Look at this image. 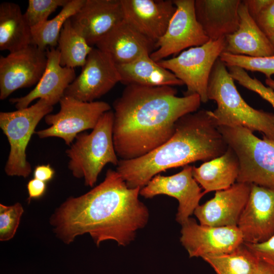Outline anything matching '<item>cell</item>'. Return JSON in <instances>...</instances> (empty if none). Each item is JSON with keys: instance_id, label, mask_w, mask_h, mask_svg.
<instances>
[{"instance_id": "obj_1", "label": "cell", "mask_w": 274, "mask_h": 274, "mask_svg": "<svg viewBox=\"0 0 274 274\" xmlns=\"http://www.w3.org/2000/svg\"><path fill=\"white\" fill-rule=\"evenodd\" d=\"M141 189L128 187L116 170L109 169L104 180L92 189L67 198L50 223L56 236L66 244L89 233L97 246L107 240L125 246L149 220V210L139 199Z\"/></svg>"}, {"instance_id": "obj_2", "label": "cell", "mask_w": 274, "mask_h": 274, "mask_svg": "<svg viewBox=\"0 0 274 274\" xmlns=\"http://www.w3.org/2000/svg\"><path fill=\"white\" fill-rule=\"evenodd\" d=\"M177 94L170 86L126 85L113 104V139L120 159L137 158L154 150L172 136L181 117L198 111V95Z\"/></svg>"}, {"instance_id": "obj_3", "label": "cell", "mask_w": 274, "mask_h": 274, "mask_svg": "<svg viewBox=\"0 0 274 274\" xmlns=\"http://www.w3.org/2000/svg\"><path fill=\"white\" fill-rule=\"evenodd\" d=\"M228 148L209 111L198 110L181 117L174 134L162 145L140 157L119 159L116 170L128 187L142 189L162 172L211 160Z\"/></svg>"}, {"instance_id": "obj_4", "label": "cell", "mask_w": 274, "mask_h": 274, "mask_svg": "<svg viewBox=\"0 0 274 274\" xmlns=\"http://www.w3.org/2000/svg\"><path fill=\"white\" fill-rule=\"evenodd\" d=\"M225 64L218 58L209 79L208 97L217 104L209 113L218 126H242L263 133L274 145V114L250 106L238 92Z\"/></svg>"}, {"instance_id": "obj_5", "label": "cell", "mask_w": 274, "mask_h": 274, "mask_svg": "<svg viewBox=\"0 0 274 274\" xmlns=\"http://www.w3.org/2000/svg\"><path fill=\"white\" fill-rule=\"evenodd\" d=\"M114 120L113 111L104 113L91 132L79 133L65 151L68 169L75 178H83L86 186L94 185L107 164H118L113 139Z\"/></svg>"}, {"instance_id": "obj_6", "label": "cell", "mask_w": 274, "mask_h": 274, "mask_svg": "<svg viewBox=\"0 0 274 274\" xmlns=\"http://www.w3.org/2000/svg\"><path fill=\"white\" fill-rule=\"evenodd\" d=\"M239 162L236 182L274 189V145L242 126H218Z\"/></svg>"}, {"instance_id": "obj_7", "label": "cell", "mask_w": 274, "mask_h": 274, "mask_svg": "<svg viewBox=\"0 0 274 274\" xmlns=\"http://www.w3.org/2000/svg\"><path fill=\"white\" fill-rule=\"evenodd\" d=\"M53 109V106L41 98L26 108L0 113V127L10 145L5 166L7 175L24 178L29 176L31 166L26 159L27 145L38 123Z\"/></svg>"}, {"instance_id": "obj_8", "label": "cell", "mask_w": 274, "mask_h": 274, "mask_svg": "<svg viewBox=\"0 0 274 274\" xmlns=\"http://www.w3.org/2000/svg\"><path fill=\"white\" fill-rule=\"evenodd\" d=\"M225 46V38L209 40L201 46L183 51L176 57L157 62L186 86L184 95L197 94L201 102L206 103L209 100L208 87L213 67Z\"/></svg>"}, {"instance_id": "obj_9", "label": "cell", "mask_w": 274, "mask_h": 274, "mask_svg": "<svg viewBox=\"0 0 274 274\" xmlns=\"http://www.w3.org/2000/svg\"><path fill=\"white\" fill-rule=\"evenodd\" d=\"M59 103L58 113L45 117L46 123L50 126L35 133L40 139L60 138L68 146L79 133L93 129L102 115L111 110L110 105L105 101L84 102L68 96H63Z\"/></svg>"}, {"instance_id": "obj_10", "label": "cell", "mask_w": 274, "mask_h": 274, "mask_svg": "<svg viewBox=\"0 0 274 274\" xmlns=\"http://www.w3.org/2000/svg\"><path fill=\"white\" fill-rule=\"evenodd\" d=\"M194 2L173 0L176 10L165 33L156 43V49L150 55L153 60L158 62L210 40L196 19Z\"/></svg>"}, {"instance_id": "obj_11", "label": "cell", "mask_w": 274, "mask_h": 274, "mask_svg": "<svg viewBox=\"0 0 274 274\" xmlns=\"http://www.w3.org/2000/svg\"><path fill=\"white\" fill-rule=\"evenodd\" d=\"M47 63L46 50L31 44L7 56H0V99L15 90L39 82Z\"/></svg>"}, {"instance_id": "obj_12", "label": "cell", "mask_w": 274, "mask_h": 274, "mask_svg": "<svg viewBox=\"0 0 274 274\" xmlns=\"http://www.w3.org/2000/svg\"><path fill=\"white\" fill-rule=\"evenodd\" d=\"M119 82L116 64L107 54L93 47L80 74L67 87L64 96L84 102L94 101Z\"/></svg>"}, {"instance_id": "obj_13", "label": "cell", "mask_w": 274, "mask_h": 274, "mask_svg": "<svg viewBox=\"0 0 274 274\" xmlns=\"http://www.w3.org/2000/svg\"><path fill=\"white\" fill-rule=\"evenodd\" d=\"M181 226L180 242L190 257L230 253L244 244L237 226L203 225L191 218Z\"/></svg>"}, {"instance_id": "obj_14", "label": "cell", "mask_w": 274, "mask_h": 274, "mask_svg": "<svg viewBox=\"0 0 274 274\" xmlns=\"http://www.w3.org/2000/svg\"><path fill=\"white\" fill-rule=\"evenodd\" d=\"M192 169V166L187 165L174 175H157L141 189L140 194L146 198L164 194L177 199L179 207L176 219L182 225L194 214L205 194L193 178Z\"/></svg>"}, {"instance_id": "obj_15", "label": "cell", "mask_w": 274, "mask_h": 274, "mask_svg": "<svg viewBox=\"0 0 274 274\" xmlns=\"http://www.w3.org/2000/svg\"><path fill=\"white\" fill-rule=\"evenodd\" d=\"M237 226L244 243H262L274 235V189L251 184Z\"/></svg>"}, {"instance_id": "obj_16", "label": "cell", "mask_w": 274, "mask_h": 274, "mask_svg": "<svg viewBox=\"0 0 274 274\" xmlns=\"http://www.w3.org/2000/svg\"><path fill=\"white\" fill-rule=\"evenodd\" d=\"M124 19L121 0H86L70 18L73 28L92 47Z\"/></svg>"}, {"instance_id": "obj_17", "label": "cell", "mask_w": 274, "mask_h": 274, "mask_svg": "<svg viewBox=\"0 0 274 274\" xmlns=\"http://www.w3.org/2000/svg\"><path fill=\"white\" fill-rule=\"evenodd\" d=\"M251 186L236 182L227 189L216 191L212 198L195 210L194 214L199 224L214 227L237 226L247 202Z\"/></svg>"}, {"instance_id": "obj_18", "label": "cell", "mask_w": 274, "mask_h": 274, "mask_svg": "<svg viewBox=\"0 0 274 274\" xmlns=\"http://www.w3.org/2000/svg\"><path fill=\"white\" fill-rule=\"evenodd\" d=\"M124 19L156 43L165 33L176 7L171 0H121Z\"/></svg>"}, {"instance_id": "obj_19", "label": "cell", "mask_w": 274, "mask_h": 274, "mask_svg": "<svg viewBox=\"0 0 274 274\" xmlns=\"http://www.w3.org/2000/svg\"><path fill=\"white\" fill-rule=\"evenodd\" d=\"M46 51L47 65L35 88L23 96L9 99L17 110L28 107L32 101L38 98L44 99L52 106L56 105L76 78L74 68L63 67L60 64V52L57 48H47Z\"/></svg>"}, {"instance_id": "obj_20", "label": "cell", "mask_w": 274, "mask_h": 274, "mask_svg": "<svg viewBox=\"0 0 274 274\" xmlns=\"http://www.w3.org/2000/svg\"><path fill=\"white\" fill-rule=\"evenodd\" d=\"M156 43L144 36L124 19L95 45L116 65L130 62L156 49Z\"/></svg>"}, {"instance_id": "obj_21", "label": "cell", "mask_w": 274, "mask_h": 274, "mask_svg": "<svg viewBox=\"0 0 274 274\" xmlns=\"http://www.w3.org/2000/svg\"><path fill=\"white\" fill-rule=\"evenodd\" d=\"M240 0H195L196 19L210 40L233 33L239 24Z\"/></svg>"}, {"instance_id": "obj_22", "label": "cell", "mask_w": 274, "mask_h": 274, "mask_svg": "<svg viewBox=\"0 0 274 274\" xmlns=\"http://www.w3.org/2000/svg\"><path fill=\"white\" fill-rule=\"evenodd\" d=\"M239 24L237 29L225 38L224 52L251 57L274 55V48L268 37L250 16L242 1L239 6Z\"/></svg>"}, {"instance_id": "obj_23", "label": "cell", "mask_w": 274, "mask_h": 274, "mask_svg": "<svg viewBox=\"0 0 274 274\" xmlns=\"http://www.w3.org/2000/svg\"><path fill=\"white\" fill-rule=\"evenodd\" d=\"M238 172L237 157L229 146L223 155L192 169L193 178L204 194L229 188L236 182Z\"/></svg>"}, {"instance_id": "obj_24", "label": "cell", "mask_w": 274, "mask_h": 274, "mask_svg": "<svg viewBox=\"0 0 274 274\" xmlns=\"http://www.w3.org/2000/svg\"><path fill=\"white\" fill-rule=\"evenodd\" d=\"M146 54L125 64L116 65L120 82L146 86H180L183 83Z\"/></svg>"}, {"instance_id": "obj_25", "label": "cell", "mask_w": 274, "mask_h": 274, "mask_svg": "<svg viewBox=\"0 0 274 274\" xmlns=\"http://www.w3.org/2000/svg\"><path fill=\"white\" fill-rule=\"evenodd\" d=\"M32 44L31 27L20 6L12 2L0 5V50L14 52Z\"/></svg>"}, {"instance_id": "obj_26", "label": "cell", "mask_w": 274, "mask_h": 274, "mask_svg": "<svg viewBox=\"0 0 274 274\" xmlns=\"http://www.w3.org/2000/svg\"><path fill=\"white\" fill-rule=\"evenodd\" d=\"M202 258L217 274H255L259 262L244 244L230 253Z\"/></svg>"}, {"instance_id": "obj_27", "label": "cell", "mask_w": 274, "mask_h": 274, "mask_svg": "<svg viewBox=\"0 0 274 274\" xmlns=\"http://www.w3.org/2000/svg\"><path fill=\"white\" fill-rule=\"evenodd\" d=\"M72 25L70 19L64 23L58 41L60 64L75 68L82 67L93 49Z\"/></svg>"}, {"instance_id": "obj_28", "label": "cell", "mask_w": 274, "mask_h": 274, "mask_svg": "<svg viewBox=\"0 0 274 274\" xmlns=\"http://www.w3.org/2000/svg\"><path fill=\"white\" fill-rule=\"evenodd\" d=\"M86 0H70L53 19L31 28L32 44L46 50L55 48L64 23L84 5Z\"/></svg>"}, {"instance_id": "obj_29", "label": "cell", "mask_w": 274, "mask_h": 274, "mask_svg": "<svg viewBox=\"0 0 274 274\" xmlns=\"http://www.w3.org/2000/svg\"><path fill=\"white\" fill-rule=\"evenodd\" d=\"M219 58L227 66H235L245 71L260 72L265 75L266 79L271 78L274 75V55L251 57L223 52Z\"/></svg>"}, {"instance_id": "obj_30", "label": "cell", "mask_w": 274, "mask_h": 274, "mask_svg": "<svg viewBox=\"0 0 274 274\" xmlns=\"http://www.w3.org/2000/svg\"><path fill=\"white\" fill-rule=\"evenodd\" d=\"M70 0H29L24 18L31 28L48 20L49 16L58 7L62 8Z\"/></svg>"}, {"instance_id": "obj_31", "label": "cell", "mask_w": 274, "mask_h": 274, "mask_svg": "<svg viewBox=\"0 0 274 274\" xmlns=\"http://www.w3.org/2000/svg\"><path fill=\"white\" fill-rule=\"evenodd\" d=\"M23 212L19 202L9 206L0 204L1 241H7L14 237Z\"/></svg>"}, {"instance_id": "obj_32", "label": "cell", "mask_w": 274, "mask_h": 274, "mask_svg": "<svg viewBox=\"0 0 274 274\" xmlns=\"http://www.w3.org/2000/svg\"><path fill=\"white\" fill-rule=\"evenodd\" d=\"M227 69L234 80L246 88L257 93L269 102L274 108V90L265 86L256 78L251 77L244 69L235 66H228Z\"/></svg>"}, {"instance_id": "obj_33", "label": "cell", "mask_w": 274, "mask_h": 274, "mask_svg": "<svg viewBox=\"0 0 274 274\" xmlns=\"http://www.w3.org/2000/svg\"><path fill=\"white\" fill-rule=\"evenodd\" d=\"M244 244L259 260L268 263L274 268V235L262 243Z\"/></svg>"}, {"instance_id": "obj_34", "label": "cell", "mask_w": 274, "mask_h": 274, "mask_svg": "<svg viewBox=\"0 0 274 274\" xmlns=\"http://www.w3.org/2000/svg\"><path fill=\"white\" fill-rule=\"evenodd\" d=\"M254 20L267 37L274 35V0L261 11Z\"/></svg>"}, {"instance_id": "obj_35", "label": "cell", "mask_w": 274, "mask_h": 274, "mask_svg": "<svg viewBox=\"0 0 274 274\" xmlns=\"http://www.w3.org/2000/svg\"><path fill=\"white\" fill-rule=\"evenodd\" d=\"M27 189L29 202L32 199H38L44 195L47 189L46 183L33 178L28 182Z\"/></svg>"}, {"instance_id": "obj_36", "label": "cell", "mask_w": 274, "mask_h": 274, "mask_svg": "<svg viewBox=\"0 0 274 274\" xmlns=\"http://www.w3.org/2000/svg\"><path fill=\"white\" fill-rule=\"evenodd\" d=\"M272 0H244L243 3L247 6L250 16L254 19Z\"/></svg>"}, {"instance_id": "obj_37", "label": "cell", "mask_w": 274, "mask_h": 274, "mask_svg": "<svg viewBox=\"0 0 274 274\" xmlns=\"http://www.w3.org/2000/svg\"><path fill=\"white\" fill-rule=\"evenodd\" d=\"M55 171L50 164L39 165L33 171V177L44 182L51 180L54 177Z\"/></svg>"}, {"instance_id": "obj_38", "label": "cell", "mask_w": 274, "mask_h": 274, "mask_svg": "<svg viewBox=\"0 0 274 274\" xmlns=\"http://www.w3.org/2000/svg\"><path fill=\"white\" fill-rule=\"evenodd\" d=\"M255 274H274V268L268 263L259 260Z\"/></svg>"}, {"instance_id": "obj_39", "label": "cell", "mask_w": 274, "mask_h": 274, "mask_svg": "<svg viewBox=\"0 0 274 274\" xmlns=\"http://www.w3.org/2000/svg\"><path fill=\"white\" fill-rule=\"evenodd\" d=\"M267 86L274 90V80L271 78L266 79L265 81Z\"/></svg>"}, {"instance_id": "obj_40", "label": "cell", "mask_w": 274, "mask_h": 274, "mask_svg": "<svg viewBox=\"0 0 274 274\" xmlns=\"http://www.w3.org/2000/svg\"><path fill=\"white\" fill-rule=\"evenodd\" d=\"M268 38L269 40L270 43H271L272 46L274 48V35L270 36V37H268Z\"/></svg>"}]
</instances>
